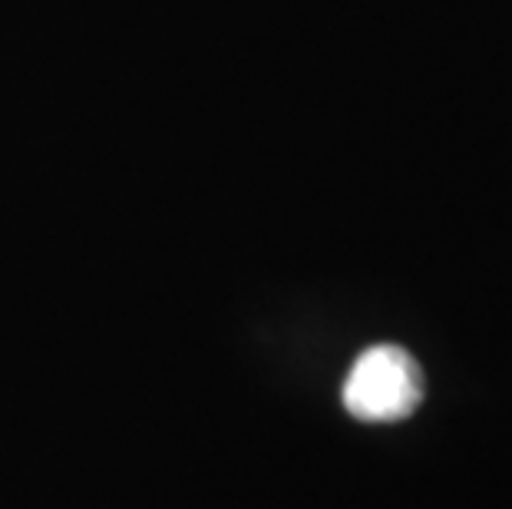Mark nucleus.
Returning <instances> with one entry per match:
<instances>
[{
  "label": "nucleus",
  "mask_w": 512,
  "mask_h": 509,
  "mask_svg": "<svg viewBox=\"0 0 512 509\" xmlns=\"http://www.w3.org/2000/svg\"><path fill=\"white\" fill-rule=\"evenodd\" d=\"M341 400L354 420L397 424L420 407L423 371L410 351L397 348V344H374L347 371Z\"/></svg>",
  "instance_id": "f257e3e1"
}]
</instances>
